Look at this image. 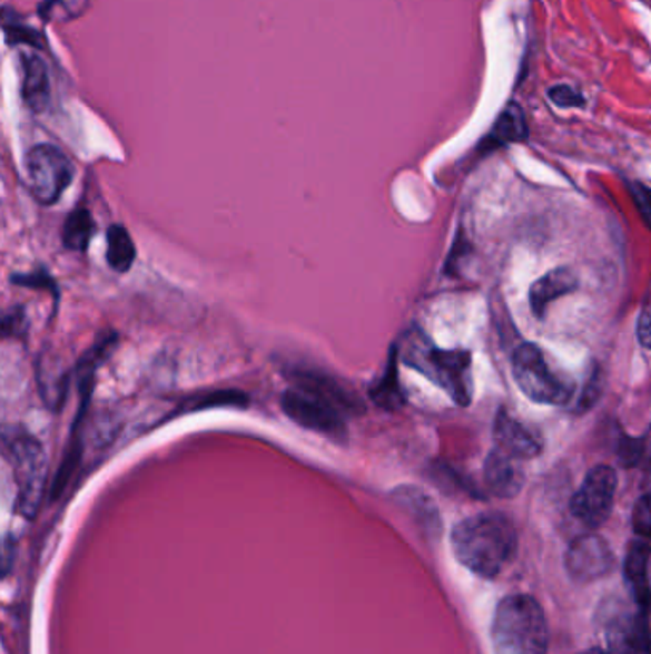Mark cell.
<instances>
[{
    "label": "cell",
    "mask_w": 651,
    "mask_h": 654,
    "mask_svg": "<svg viewBox=\"0 0 651 654\" xmlns=\"http://www.w3.org/2000/svg\"><path fill=\"white\" fill-rule=\"evenodd\" d=\"M451 546L458 563L471 573L497 578L516 557V528L501 513H480L453 528Z\"/></svg>",
    "instance_id": "1"
},
{
    "label": "cell",
    "mask_w": 651,
    "mask_h": 654,
    "mask_svg": "<svg viewBox=\"0 0 651 654\" xmlns=\"http://www.w3.org/2000/svg\"><path fill=\"white\" fill-rule=\"evenodd\" d=\"M402 360L444 389L458 406H471L474 397L471 352L437 349L423 331L415 330L403 341Z\"/></svg>",
    "instance_id": "2"
},
{
    "label": "cell",
    "mask_w": 651,
    "mask_h": 654,
    "mask_svg": "<svg viewBox=\"0 0 651 654\" xmlns=\"http://www.w3.org/2000/svg\"><path fill=\"white\" fill-rule=\"evenodd\" d=\"M491 643L495 654H546L549 624L543 607L531 595L504 597L493 614Z\"/></svg>",
    "instance_id": "3"
},
{
    "label": "cell",
    "mask_w": 651,
    "mask_h": 654,
    "mask_svg": "<svg viewBox=\"0 0 651 654\" xmlns=\"http://www.w3.org/2000/svg\"><path fill=\"white\" fill-rule=\"evenodd\" d=\"M2 456L14 471L18 485V511L33 519L47 486L48 459L41 440L20 426L2 429Z\"/></svg>",
    "instance_id": "4"
},
{
    "label": "cell",
    "mask_w": 651,
    "mask_h": 654,
    "mask_svg": "<svg viewBox=\"0 0 651 654\" xmlns=\"http://www.w3.org/2000/svg\"><path fill=\"white\" fill-rule=\"evenodd\" d=\"M512 373L527 399L537 404H565L571 397V384L552 371L537 344L524 343L512 357Z\"/></svg>",
    "instance_id": "5"
},
{
    "label": "cell",
    "mask_w": 651,
    "mask_h": 654,
    "mask_svg": "<svg viewBox=\"0 0 651 654\" xmlns=\"http://www.w3.org/2000/svg\"><path fill=\"white\" fill-rule=\"evenodd\" d=\"M26 173L34 199L50 207L73 183L75 167L60 148L52 144H39L26 156Z\"/></svg>",
    "instance_id": "6"
},
{
    "label": "cell",
    "mask_w": 651,
    "mask_h": 654,
    "mask_svg": "<svg viewBox=\"0 0 651 654\" xmlns=\"http://www.w3.org/2000/svg\"><path fill=\"white\" fill-rule=\"evenodd\" d=\"M282 410L296 426L323 435L336 445H348V426L343 412L308 392L287 389L282 394Z\"/></svg>",
    "instance_id": "7"
},
{
    "label": "cell",
    "mask_w": 651,
    "mask_h": 654,
    "mask_svg": "<svg viewBox=\"0 0 651 654\" xmlns=\"http://www.w3.org/2000/svg\"><path fill=\"white\" fill-rule=\"evenodd\" d=\"M618 490V475L608 466L592 467L583 485L571 498V513L584 527L598 528L610 519Z\"/></svg>",
    "instance_id": "8"
},
{
    "label": "cell",
    "mask_w": 651,
    "mask_h": 654,
    "mask_svg": "<svg viewBox=\"0 0 651 654\" xmlns=\"http://www.w3.org/2000/svg\"><path fill=\"white\" fill-rule=\"evenodd\" d=\"M615 565L613 554L604 538L596 534H586L571 544L565 554V570L570 578L578 584L596 582L605 574L611 573Z\"/></svg>",
    "instance_id": "9"
},
{
    "label": "cell",
    "mask_w": 651,
    "mask_h": 654,
    "mask_svg": "<svg viewBox=\"0 0 651 654\" xmlns=\"http://www.w3.org/2000/svg\"><path fill=\"white\" fill-rule=\"evenodd\" d=\"M298 391L308 392L312 397L327 402L338 412L362 413V400L354 392L338 383L327 373L312 370H290L285 373Z\"/></svg>",
    "instance_id": "10"
},
{
    "label": "cell",
    "mask_w": 651,
    "mask_h": 654,
    "mask_svg": "<svg viewBox=\"0 0 651 654\" xmlns=\"http://www.w3.org/2000/svg\"><path fill=\"white\" fill-rule=\"evenodd\" d=\"M493 439H495L499 450H503L504 453H509L520 461L535 458L543 448L541 440L535 437V432H531L524 423H520L516 418H512L511 413H506L504 410L495 416Z\"/></svg>",
    "instance_id": "11"
},
{
    "label": "cell",
    "mask_w": 651,
    "mask_h": 654,
    "mask_svg": "<svg viewBox=\"0 0 651 654\" xmlns=\"http://www.w3.org/2000/svg\"><path fill=\"white\" fill-rule=\"evenodd\" d=\"M484 479L493 496L514 498L524 486V469L520 467V459L495 448L485 459Z\"/></svg>",
    "instance_id": "12"
},
{
    "label": "cell",
    "mask_w": 651,
    "mask_h": 654,
    "mask_svg": "<svg viewBox=\"0 0 651 654\" xmlns=\"http://www.w3.org/2000/svg\"><path fill=\"white\" fill-rule=\"evenodd\" d=\"M37 384L45 406L58 412L66 402L69 389V371L63 368L60 358L42 352L37 362Z\"/></svg>",
    "instance_id": "13"
},
{
    "label": "cell",
    "mask_w": 651,
    "mask_h": 654,
    "mask_svg": "<svg viewBox=\"0 0 651 654\" xmlns=\"http://www.w3.org/2000/svg\"><path fill=\"white\" fill-rule=\"evenodd\" d=\"M579 287V277L571 269H556L543 277H539L535 284L531 285L530 304L535 318L543 320L546 309L552 301L564 297L571 291Z\"/></svg>",
    "instance_id": "14"
},
{
    "label": "cell",
    "mask_w": 651,
    "mask_h": 654,
    "mask_svg": "<svg viewBox=\"0 0 651 654\" xmlns=\"http://www.w3.org/2000/svg\"><path fill=\"white\" fill-rule=\"evenodd\" d=\"M117 346V335L115 333H106L96 341L90 349H88L75 368V378H77V389L81 394L82 408H88V402L92 399L95 392L96 371L100 370V365L109 360L111 352Z\"/></svg>",
    "instance_id": "15"
},
{
    "label": "cell",
    "mask_w": 651,
    "mask_h": 654,
    "mask_svg": "<svg viewBox=\"0 0 651 654\" xmlns=\"http://www.w3.org/2000/svg\"><path fill=\"white\" fill-rule=\"evenodd\" d=\"M611 654H651L650 629L642 616H623L608 632Z\"/></svg>",
    "instance_id": "16"
},
{
    "label": "cell",
    "mask_w": 651,
    "mask_h": 654,
    "mask_svg": "<svg viewBox=\"0 0 651 654\" xmlns=\"http://www.w3.org/2000/svg\"><path fill=\"white\" fill-rule=\"evenodd\" d=\"M21 96L34 114H42L48 108L50 79L45 61L37 56H21Z\"/></svg>",
    "instance_id": "17"
},
{
    "label": "cell",
    "mask_w": 651,
    "mask_h": 654,
    "mask_svg": "<svg viewBox=\"0 0 651 654\" xmlns=\"http://www.w3.org/2000/svg\"><path fill=\"white\" fill-rule=\"evenodd\" d=\"M650 544L645 540L632 541L624 557V580L640 607H648L651 601L648 565H650Z\"/></svg>",
    "instance_id": "18"
},
{
    "label": "cell",
    "mask_w": 651,
    "mask_h": 654,
    "mask_svg": "<svg viewBox=\"0 0 651 654\" xmlns=\"http://www.w3.org/2000/svg\"><path fill=\"white\" fill-rule=\"evenodd\" d=\"M392 498H394L397 506L411 513L424 530L437 533L440 517H437L436 506L432 504V499L423 490H418L415 486H400L392 492Z\"/></svg>",
    "instance_id": "19"
},
{
    "label": "cell",
    "mask_w": 651,
    "mask_h": 654,
    "mask_svg": "<svg viewBox=\"0 0 651 654\" xmlns=\"http://www.w3.org/2000/svg\"><path fill=\"white\" fill-rule=\"evenodd\" d=\"M250 406L249 394L237 389H216V391L195 392L188 399H184L178 406V413L203 412L213 408H237L247 410Z\"/></svg>",
    "instance_id": "20"
},
{
    "label": "cell",
    "mask_w": 651,
    "mask_h": 654,
    "mask_svg": "<svg viewBox=\"0 0 651 654\" xmlns=\"http://www.w3.org/2000/svg\"><path fill=\"white\" fill-rule=\"evenodd\" d=\"M106 242H108L106 258H108L111 271L119 272V274L130 271L136 261V245L132 242V236L128 234V230L121 224H111Z\"/></svg>",
    "instance_id": "21"
},
{
    "label": "cell",
    "mask_w": 651,
    "mask_h": 654,
    "mask_svg": "<svg viewBox=\"0 0 651 654\" xmlns=\"http://www.w3.org/2000/svg\"><path fill=\"white\" fill-rule=\"evenodd\" d=\"M397 357H400V351H397V346H394L389 352L388 364H386L383 378L371 389V400L384 410H397L405 402L402 389H400V381H397Z\"/></svg>",
    "instance_id": "22"
},
{
    "label": "cell",
    "mask_w": 651,
    "mask_h": 654,
    "mask_svg": "<svg viewBox=\"0 0 651 654\" xmlns=\"http://www.w3.org/2000/svg\"><path fill=\"white\" fill-rule=\"evenodd\" d=\"M95 218L90 215V211L79 207V209L71 211L66 218L61 242L66 245V250L85 253L90 245V240L95 236Z\"/></svg>",
    "instance_id": "23"
},
{
    "label": "cell",
    "mask_w": 651,
    "mask_h": 654,
    "mask_svg": "<svg viewBox=\"0 0 651 654\" xmlns=\"http://www.w3.org/2000/svg\"><path fill=\"white\" fill-rule=\"evenodd\" d=\"M525 138H527V125H525L524 114L516 104H511L499 117L487 143L491 146H504V144L524 143Z\"/></svg>",
    "instance_id": "24"
},
{
    "label": "cell",
    "mask_w": 651,
    "mask_h": 654,
    "mask_svg": "<svg viewBox=\"0 0 651 654\" xmlns=\"http://www.w3.org/2000/svg\"><path fill=\"white\" fill-rule=\"evenodd\" d=\"M88 0H45L41 16L45 20H71L87 10Z\"/></svg>",
    "instance_id": "25"
},
{
    "label": "cell",
    "mask_w": 651,
    "mask_h": 654,
    "mask_svg": "<svg viewBox=\"0 0 651 654\" xmlns=\"http://www.w3.org/2000/svg\"><path fill=\"white\" fill-rule=\"evenodd\" d=\"M632 528L642 538L651 536V488L638 498L634 511H632Z\"/></svg>",
    "instance_id": "26"
},
{
    "label": "cell",
    "mask_w": 651,
    "mask_h": 654,
    "mask_svg": "<svg viewBox=\"0 0 651 654\" xmlns=\"http://www.w3.org/2000/svg\"><path fill=\"white\" fill-rule=\"evenodd\" d=\"M4 33H7V41L10 45H29V47H42L41 33H37L33 28L28 26H20V23H10L4 21Z\"/></svg>",
    "instance_id": "27"
},
{
    "label": "cell",
    "mask_w": 651,
    "mask_h": 654,
    "mask_svg": "<svg viewBox=\"0 0 651 654\" xmlns=\"http://www.w3.org/2000/svg\"><path fill=\"white\" fill-rule=\"evenodd\" d=\"M26 331H28V316H26V311L21 306L10 309L4 314V320H2V335H4V339L20 338Z\"/></svg>",
    "instance_id": "28"
},
{
    "label": "cell",
    "mask_w": 651,
    "mask_h": 654,
    "mask_svg": "<svg viewBox=\"0 0 651 654\" xmlns=\"http://www.w3.org/2000/svg\"><path fill=\"white\" fill-rule=\"evenodd\" d=\"M549 98H551L560 108H581L584 104L583 96L579 95L578 90L568 85H556L549 90Z\"/></svg>",
    "instance_id": "29"
},
{
    "label": "cell",
    "mask_w": 651,
    "mask_h": 654,
    "mask_svg": "<svg viewBox=\"0 0 651 654\" xmlns=\"http://www.w3.org/2000/svg\"><path fill=\"white\" fill-rule=\"evenodd\" d=\"M12 284L14 285H26V287H42V290H52L55 293L56 284L52 277L48 276L47 271H39V272H29V274H14L12 276Z\"/></svg>",
    "instance_id": "30"
},
{
    "label": "cell",
    "mask_w": 651,
    "mask_h": 654,
    "mask_svg": "<svg viewBox=\"0 0 651 654\" xmlns=\"http://www.w3.org/2000/svg\"><path fill=\"white\" fill-rule=\"evenodd\" d=\"M631 194L640 215L644 216L645 223L651 228V188H645L642 184H632Z\"/></svg>",
    "instance_id": "31"
},
{
    "label": "cell",
    "mask_w": 651,
    "mask_h": 654,
    "mask_svg": "<svg viewBox=\"0 0 651 654\" xmlns=\"http://www.w3.org/2000/svg\"><path fill=\"white\" fill-rule=\"evenodd\" d=\"M638 341L644 349H651V297L645 301L644 309L638 318Z\"/></svg>",
    "instance_id": "32"
},
{
    "label": "cell",
    "mask_w": 651,
    "mask_h": 654,
    "mask_svg": "<svg viewBox=\"0 0 651 654\" xmlns=\"http://www.w3.org/2000/svg\"><path fill=\"white\" fill-rule=\"evenodd\" d=\"M598 397H600V375H598V371H594L591 375V381H586V384H584L583 397L579 400L581 410L591 408L596 402Z\"/></svg>",
    "instance_id": "33"
},
{
    "label": "cell",
    "mask_w": 651,
    "mask_h": 654,
    "mask_svg": "<svg viewBox=\"0 0 651 654\" xmlns=\"http://www.w3.org/2000/svg\"><path fill=\"white\" fill-rule=\"evenodd\" d=\"M644 458L651 459V429L648 431V437H644Z\"/></svg>",
    "instance_id": "34"
},
{
    "label": "cell",
    "mask_w": 651,
    "mask_h": 654,
    "mask_svg": "<svg viewBox=\"0 0 651 654\" xmlns=\"http://www.w3.org/2000/svg\"><path fill=\"white\" fill-rule=\"evenodd\" d=\"M579 654H610V653H605L604 648L594 647V648H589V651H583V653H579Z\"/></svg>",
    "instance_id": "35"
}]
</instances>
